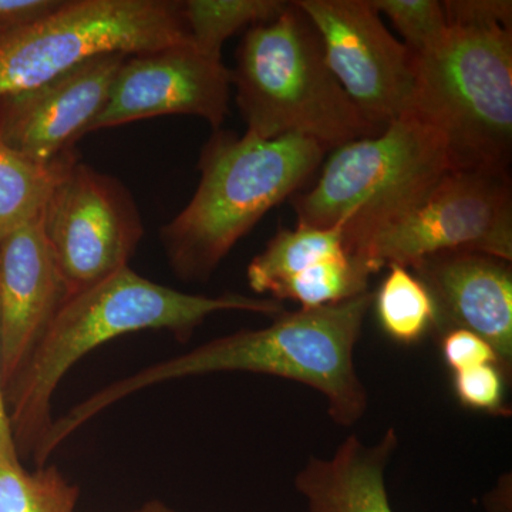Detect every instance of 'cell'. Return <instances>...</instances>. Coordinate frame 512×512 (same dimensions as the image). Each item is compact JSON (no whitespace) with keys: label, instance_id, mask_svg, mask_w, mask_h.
Segmentation results:
<instances>
[{"label":"cell","instance_id":"obj_11","mask_svg":"<svg viewBox=\"0 0 512 512\" xmlns=\"http://www.w3.org/2000/svg\"><path fill=\"white\" fill-rule=\"evenodd\" d=\"M231 86L222 59L191 43L127 56L89 133L168 114L200 117L217 131L228 114Z\"/></svg>","mask_w":512,"mask_h":512},{"label":"cell","instance_id":"obj_28","mask_svg":"<svg viewBox=\"0 0 512 512\" xmlns=\"http://www.w3.org/2000/svg\"><path fill=\"white\" fill-rule=\"evenodd\" d=\"M0 457L20 460L18 448H16L15 439H13L12 426H10L2 377H0Z\"/></svg>","mask_w":512,"mask_h":512},{"label":"cell","instance_id":"obj_13","mask_svg":"<svg viewBox=\"0 0 512 512\" xmlns=\"http://www.w3.org/2000/svg\"><path fill=\"white\" fill-rule=\"evenodd\" d=\"M409 269L433 301V332L439 338L451 329L476 333L511 376V262L483 252L446 251L424 256Z\"/></svg>","mask_w":512,"mask_h":512},{"label":"cell","instance_id":"obj_22","mask_svg":"<svg viewBox=\"0 0 512 512\" xmlns=\"http://www.w3.org/2000/svg\"><path fill=\"white\" fill-rule=\"evenodd\" d=\"M379 15L392 20L413 56L439 47L448 35L443 2L437 0H370Z\"/></svg>","mask_w":512,"mask_h":512},{"label":"cell","instance_id":"obj_16","mask_svg":"<svg viewBox=\"0 0 512 512\" xmlns=\"http://www.w3.org/2000/svg\"><path fill=\"white\" fill-rule=\"evenodd\" d=\"M77 160L70 150L52 163H39L0 138V242L42 217L57 185Z\"/></svg>","mask_w":512,"mask_h":512},{"label":"cell","instance_id":"obj_7","mask_svg":"<svg viewBox=\"0 0 512 512\" xmlns=\"http://www.w3.org/2000/svg\"><path fill=\"white\" fill-rule=\"evenodd\" d=\"M191 43L181 2L64 0L46 18L0 32V97L25 92L104 53Z\"/></svg>","mask_w":512,"mask_h":512},{"label":"cell","instance_id":"obj_10","mask_svg":"<svg viewBox=\"0 0 512 512\" xmlns=\"http://www.w3.org/2000/svg\"><path fill=\"white\" fill-rule=\"evenodd\" d=\"M325 50L332 73L377 130L407 113L414 57L386 29L370 0H298Z\"/></svg>","mask_w":512,"mask_h":512},{"label":"cell","instance_id":"obj_4","mask_svg":"<svg viewBox=\"0 0 512 512\" xmlns=\"http://www.w3.org/2000/svg\"><path fill=\"white\" fill-rule=\"evenodd\" d=\"M232 84L248 133L311 138L326 151L377 136L330 70L318 30L296 2L245 33Z\"/></svg>","mask_w":512,"mask_h":512},{"label":"cell","instance_id":"obj_2","mask_svg":"<svg viewBox=\"0 0 512 512\" xmlns=\"http://www.w3.org/2000/svg\"><path fill=\"white\" fill-rule=\"evenodd\" d=\"M276 316L282 302L239 293L191 295L156 284L130 266L70 296L18 376L6 387L13 439L20 456H33L52 427V400L66 373L82 357L110 340L141 332L168 330L187 342L205 319L218 312Z\"/></svg>","mask_w":512,"mask_h":512},{"label":"cell","instance_id":"obj_29","mask_svg":"<svg viewBox=\"0 0 512 512\" xmlns=\"http://www.w3.org/2000/svg\"><path fill=\"white\" fill-rule=\"evenodd\" d=\"M127 512H178L175 511L174 508L168 507L167 504H164L163 501L160 500H150L140 507L134 508V510H130Z\"/></svg>","mask_w":512,"mask_h":512},{"label":"cell","instance_id":"obj_5","mask_svg":"<svg viewBox=\"0 0 512 512\" xmlns=\"http://www.w3.org/2000/svg\"><path fill=\"white\" fill-rule=\"evenodd\" d=\"M413 57L409 111L443 136L451 170L510 173L512 28L450 26L439 47Z\"/></svg>","mask_w":512,"mask_h":512},{"label":"cell","instance_id":"obj_15","mask_svg":"<svg viewBox=\"0 0 512 512\" xmlns=\"http://www.w3.org/2000/svg\"><path fill=\"white\" fill-rule=\"evenodd\" d=\"M399 446L396 429L367 446L349 436L330 457H311L296 474L295 488L308 512H394L386 468Z\"/></svg>","mask_w":512,"mask_h":512},{"label":"cell","instance_id":"obj_24","mask_svg":"<svg viewBox=\"0 0 512 512\" xmlns=\"http://www.w3.org/2000/svg\"><path fill=\"white\" fill-rule=\"evenodd\" d=\"M440 345L444 362L454 373L481 365H497L503 369L495 350L476 333L466 329L448 330L440 336Z\"/></svg>","mask_w":512,"mask_h":512},{"label":"cell","instance_id":"obj_23","mask_svg":"<svg viewBox=\"0 0 512 512\" xmlns=\"http://www.w3.org/2000/svg\"><path fill=\"white\" fill-rule=\"evenodd\" d=\"M505 375L497 365H481L454 373V393L458 402L468 409L510 416L505 407Z\"/></svg>","mask_w":512,"mask_h":512},{"label":"cell","instance_id":"obj_6","mask_svg":"<svg viewBox=\"0 0 512 512\" xmlns=\"http://www.w3.org/2000/svg\"><path fill=\"white\" fill-rule=\"evenodd\" d=\"M451 170L446 141L407 111L377 136L333 150L312 190L293 197L298 225H345L346 251L383 221L420 200Z\"/></svg>","mask_w":512,"mask_h":512},{"label":"cell","instance_id":"obj_17","mask_svg":"<svg viewBox=\"0 0 512 512\" xmlns=\"http://www.w3.org/2000/svg\"><path fill=\"white\" fill-rule=\"evenodd\" d=\"M348 222L343 220L329 228L305 225L295 229L279 228L264 251L248 265L249 288L272 295L279 285L299 272L323 259L346 254L345 225Z\"/></svg>","mask_w":512,"mask_h":512},{"label":"cell","instance_id":"obj_12","mask_svg":"<svg viewBox=\"0 0 512 512\" xmlns=\"http://www.w3.org/2000/svg\"><path fill=\"white\" fill-rule=\"evenodd\" d=\"M126 57L94 56L33 89L0 97V138L45 164L74 150L106 107Z\"/></svg>","mask_w":512,"mask_h":512},{"label":"cell","instance_id":"obj_3","mask_svg":"<svg viewBox=\"0 0 512 512\" xmlns=\"http://www.w3.org/2000/svg\"><path fill=\"white\" fill-rule=\"evenodd\" d=\"M325 154L311 138L265 140L248 131L244 137L214 131L201 151L195 194L160 229L174 274L194 284L210 281L239 239L291 197L318 170Z\"/></svg>","mask_w":512,"mask_h":512},{"label":"cell","instance_id":"obj_1","mask_svg":"<svg viewBox=\"0 0 512 512\" xmlns=\"http://www.w3.org/2000/svg\"><path fill=\"white\" fill-rule=\"evenodd\" d=\"M373 298L375 293L369 291L335 305L285 311L266 328L238 330L138 370L90 394L53 421L46 450L55 451L83 424L131 394L212 373H255L305 384L325 397L330 419L342 427L353 426L369 406V393L356 370L355 349Z\"/></svg>","mask_w":512,"mask_h":512},{"label":"cell","instance_id":"obj_25","mask_svg":"<svg viewBox=\"0 0 512 512\" xmlns=\"http://www.w3.org/2000/svg\"><path fill=\"white\" fill-rule=\"evenodd\" d=\"M443 6L448 26L512 28L511 0H447Z\"/></svg>","mask_w":512,"mask_h":512},{"label":"cell","instance_id":"obj_20","mask_svg":"<svg viewBox=\"0 0 512 512\" xmlns=\"http://www.w3.org/2000/svg\"><path fill=\"white\" fill-rule=\"evenodd\" d=\"M79 485L56 466L26 470L22 461L0 457V512H74Z\"/></svg>","mask_w":512,"mask_h":512},{"label":"cell","instance_id":"obj_21","mask_svg":"<svg viewBox=\"0 0 512 512\" xmlns=\"http://www.w3.org/2000/svg\"><path fill=\"white\" fill-rule=\"evenodd\" d=\"M370 276L369 269L346 252L292 276L271 296L279 302L289 299L301 303L302 308H322L369 292Z\"/></svg>","mask_w":512,"mask_h":512},{"label":"cell","instance_id":"obj_8","mask_svg":"<svg viewBox=\"0 0 512 512\" xmlns=\"http://www.w3.org/2000/svg\"><path fill=\"white\" fill-rule=\"evenodd\" d=\"M474 251L512 261L510 173L450 170L420 200L359 239L349 255L370 274L424 256Z\"/></svg>","mask_w":512,"mask_h":512},{"label":"cell","instance_id":"obj_27","mask_svg":"<svg viewBox=\"0 0 512 512\" xmlns=\"http://www.w3.org/2000/svg\"><path fill=\"white\" fill-rule=\"evenodd\" d=\"M485 512H512V481L511 474L498 478L497 484L484 495Z\"/></svg>","mask_w":512,"mask_h":512},{"label":"cell","instance_id":"obj_18","mask_svg":"<svg viewBox=\"0 0 512 512\" xmlns=\"http://www.w3.org/2000/svg\"><path fill=\"white\" fill-rule=\"evenodd\" d=\"M284 0H187L181 13L191 45L222 59V46L239 30L274 22L288 8Z\"/></svg>","mask_w":512,"mask_h":512},{"label":"cell","instance_id":"obj_26","mask_svg":"<svg viewBox=\"0 0 512 512\" xmlns=\"http://www.w3.org/2000/svg\"><path fill=\"white\" fill-rule=\"evenodd\" d=\"M64 0H0V32L30 25L46 18L63 5Z\"/></svg>","mask_w":512,"mask_h":512},{"label":"cell","instance_id":"obj_14","mask_svg":"<svg viewBox=\"0 0 512 512\" xmlns=\"http://www.w3.org/2000/svg\"><path fill=\"white\" fill-rule=\"evenodd\" d=\"M42 217L0 242V377L18 376L69 299Z\"/></svg>","mask_w":512,"mask_h":512},{"label":"cell","instance_id":"obj_19","mask_svg":"<svg viewBox=\"0 0 512 512\" xmlns=\"http://www.w3.org/2000/svg\"><path fill=\"white\" fill-rule=\"evenodd\" d=\"M373 305L380 326L394 342L414 345L433 330V301L426 286L406 266H389Z\"/></svg>","mask_w":512,"mask_h":512},{"label":"cell","instance_id":"obj_9","mask_svg":"<svg viewBox=\"0 0 512 512\" xmlns=\"http://www.w3.org/2000/svg\"><path fill=\"white\" fill-rule=\"evenodd\" d=\"M42 225L70 296L127 268L144 235L126 185L79 160L47 202Z\"/></svg>","mask_w":512,"mask_h":512}]
</instances>
